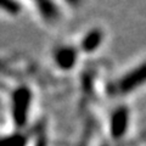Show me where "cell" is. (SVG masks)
I'll use <instances>...</instances> for the list:
<instances>
[{
  "label": "cell",
  "instance_id": "1",
  "mask_svg": "<svg viewBox=\"0 0 146 146\" xmlns=\"http://www.w3.org/2000/svg\"><path fill=\"white\" fill-rule=\"evenodd\" d=\"M145 63L141 61L121 74L118 78L107 84L106 90L112 95H128L138 90L145 83Z\"/></svg>",
  "mask_w": 146,
  "mask_h": 146
},
{
  "label": "cell",
  "instance_id": "2",
  "mask_svg": "<svg viewBox=\"0 0 146 146\" xmlns=\"http://www.w3.org/2000/svg\"><path fill=\"white\" fill-rule=\"evenodd\" d=\"M32 101H33V91L29 85L25 83H21L10 91L11 113L13 122L17 127L22 128L26 124Z\"/></svg>",
  "mask_w": 146,
  "mask_h": 146
},
{
  "label": "cell",
  "instance_id": "3",
  "mask_svg": "<svg viewBox=\"0 0 146 146\" xmlns=\"http://www.w3.org/2000/svg\"><path fill=\"white\" fill-rule=\"evenodd\" d=\"M51 60L56 70L61 72H71L78 66L80 52L74 44H58L51 52Z\"/></svg>",
  "mask_w": 146,
  "mask_h": 146
},
{
  "label": "cell",
  "instance_id": "4",
  "mask_svg": "<svg viewBox=\"0 0 146 146\" xmlns=\"http://www.w3.org/2000/svg\"><path fill=\"white\" fill-rule=\"evenodd\" d=\"M105 42V32L100 27H93L89 28L85 33L80 36L77 48H78L80 55H91L96 52L101 48Z\"/></svg>",
  "mask_w": 146,
  "mask_h": 146
},
{
  "label": "cell",
  "instance_id": "5",
  "mask_svg": "<svg viewBox=\"0 0 146 146\" xmlns=\"http://www.w3.org/2000/svg\"><path fill=\"white\" fill-rule=\"evenodd\" d=\"M110 125L113 139H119L125 134L129 125V110L127 106H119L113 111Z\"/></svg>",
  "mask_w": 146,
  "mask_h": 146
},
{
  "label": "cell",
  "instance_id": "6",
  "mask_svg": "<svg viewBox=\"0 0 146 146\" xmlns=\"http://www.w3.org/2000/svg\"><path fill=\"white\" fill-rule=\"evenodd\" d=\"M0 12L10 17H17L22 12V3L20 0H0Z\"/></svg>",
  "mask_w": 146,
  "mask_h": 146
},
{
  "label": "cell",
  "instance_id": "7",
  "mask_svg": "<svg viewBox=\"0 0 146 146\" xmlns=\"http://www.w3.org/2000/svg\"><path fill=\"white\" fill-rule=\"evenodd\" d=\"M26 138L21 134H16L7 138H0V146H25Z\"/></svg>",
  "mask_w": 146,
  "mask_h": 146
},
{
  "label": "cell",
  "instance_id": "8",
  "mask_svg": "<svg viewBox=\"0 0 146 146\" xmlns=\"http://www.w3.org/2000/svg\"><path fill=\"white\" fill-rule=\"evenodd\" d=\"M60 1H62L63 4H66L67 6H70L72 9H77L84 3V0H60Z\"/></svg>",
  "mask_w": 146,
  "mask_h": 146
}]
</instances>
